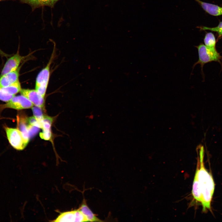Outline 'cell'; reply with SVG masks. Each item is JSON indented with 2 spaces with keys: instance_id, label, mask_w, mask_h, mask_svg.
I'll use <instances>...</instances> for the list:
<instances>
[{
  "instance_id": "30bf717a",
  "label": "cell",
  "mask_w": 222,
  "mask_h": 222,
  "mask_svg": "<svg viewBox=\"0 0 222 222\" xmlns=\"http://www.w3.org/2000/svg\"><path fill=\"white\" fill-rule=\"evenodd\" d=\"M20 2L30 6L33 10L43 6L52 7L59 0H18Z\"/></svg>"
},
{
  "instance_id": "44dd1931",
  "label": "cell",
  "mask_w": 222,
  "mask_h": 222,
  "mask_svg": "<svg viewBox=\"0 0 222 222\" xmlns=\"http://www.w3.org/2000/svg\"><path fill=\"white\" fill-rule=\"evenodd\" d=\"M0 55L2 57H8V56H10V55L7 54L3 52L2 50L0 49Z\"/></svg>"
},
{
  "instance_id": "3957f363",
  "label": "cell",
  "mask_w": 222,
  "mask_h": 222,
  "mask_svg": "<svg viewBox=\"0 0 222 222\" xmlns=\"http://www.w3.org/2000/svg\"><path fill=\"white\" fill-rule=\"evenodd\" d=\"M5 130L8 140L14 148L21 150L26 147L29 141L25 138L20 130L7 127Z\"/></svg>"
},
{
  "instance_id": "ba28073f",
  "label": "cell",
  "mask_w": 222,
  "mask_h": 222,
  "mask_svg": "<svg viewBox=\"0 0 222 222\" xmlns=\"http://www.w3.org/2000/svg\"><path fill=\"white\" fill-rule=\"evenodd\" d=\"M24 58V56H20L18 51L16 53L9 58L3 66L0 76L17 69Z\"/></svg>"
},
{
  "instance_id": "8fae6325",
  "label": "cell",
  "mask_w": 222,
  "mask_h": 222,
  "mask_svg": "<svg viewBox=\"0 0 222 222\" xmlns=\"http://www.w3.org/2000/svg\"><path fill=\"white\" fill-rule=\"evenodd\" d=\"M203 9L209 14L215 16L222 15V7L217 5L195 0Z\"/></svg>"
},
{
  "instance_id": "9c48e42d",
  "label": "cell",
  "mask_w": 222,
  "mask_h": 222,
  "mask_svg": "<svg viewBox=\"0 0 222 222\" xmlns=\"http://www.w3.org/2000/svg\"><path fill=\"white\" fill-rule=\"evenodd\" d=\"M19 68L0 77V87L7 86L18 81Z\"/></svg>"
},
{
  "instance_id": "e0dca14e",
  "label": "cell",
  "mask_w": 222,
  "mask_h": 222,
  "mask_svg": "<svg viewBox=\"0 0 222 222\" xmlns=\"http://www.w3.org/2000/svg\"><path fill=\"white\" fill-rule=\"evenodd\" d=\"M201 30H208L217 33L219 37L222 36V22H220L217 26L214 27H199Z\"/></svg>"
},
{
  "instance_id": "6da1fadb",
  "label": "cell",
  "mask_w": 222,
  "mask_h": 222,
  "mask_svg": "<svg viewBox=\"0 0 222 222\" xmlns=\"http://www.w3.org/2000/svg\"><path fill=\"white\" fill-rule=\"evenodd\" d=\"M204 147L200 148L199 158L195 175L198 180L201 192L203 211L211 210V202L215 189V183L212 175L206 169L204 162Z\"/></svg>"
},
{
  "instance_id": "5bb4252c",
  "label": "cell",
  "mask_w": 222,
  "mask_h": 222,
  "mask_svg": "<svg viewBox=\"0 0 222 222\" xmlns=\"http://www.w3.org/2000/svg\"><path fill=\"white\" fill-rule=\"evenodd\" d=\"M204 45L207 47H216V41L215 36L212 32L207 33L204 39Z\"/></svg>"
},
{
  "instance_id": "8992f818",
  "label": "cell",
  "mask_w": 222,
  "mask_h": 222,
  "mask_svg": "<svg viewBox=\"0 0 222 222\" xmlns=\"http://www.w3.org/2000/svg\"><path fill=\"white\" fill-rule=\"evenodd\" d=\"M34 105L26 97L21 95L14 96L3 106L4 108L20 110L32 108Z\"/></svg>"
},
{
  "instance_id": "7402d4cb",
  "label": "cell",
  "mask_w": 222,
  "mask_h": 222,
  "mask_svg": "<svg viewBox=\"0 0 222 222\" xmlns=\"http://www.w3.org/2000/svg\"><path fill=\"white\" fill-rule=\"evenodd\" d=\"M2 0H0V1H2Z\"/></svg>"
},
{
  "instance_id": "5b68a950",
  "label": "cell",
  "mask_w": 222,
  "mask_h": 222,
  "mask_svg": "<svg viewBox=\"0 0 222 222\" xmlns=\"http://www.w3.org/2000/svg\"><path fill=\"white\" fill-rule=\"evenodd\" d=\"M53 222H86L87 219L83 213L78 208L70 211L63 212L60 214Z\"/></svg>"
},
{
  "instance_id": "ffe728a7",
  "label": "cell",
  "mask_w": 222,
  "mask_h": 222,
  "mask_svg": "<svg viewBox=\"0 0 222 222\" xmlns=\"http://www.w3.org/2000/svg\"><path fill=\"white\" fill-rule=\"evenodd\" d=\"M51 136V129H43V132L39 133L40 138L45 140H49Z\"/></svg>"
},
{
  "instance_id": "277c9868",
  "label": "cell",
  "mask_w": 222,
  "mask_h": 222,
  "mask_svg": "<svg viewBox=\"0 0 222 222\" xmlns=\"http://www.w3.org/2000/svg\"><path fill=\"white\" fill-rule=\"evenodd\" d=\"M51 60L39 72L36 80L35 90L44 97L49 80Z\"/></svg>"
},
{
  "instance_id": "7c38bea8",
  "label": "cell",
  "mask_w": 222,
  "mask_h": 222,
  "mask_svg": "<svg viewBox=\"0 0 222 222\" xmlns=\"http://www.w3.org/2000/svg\"><path fill=\"white\" fill-rule=\"evenodd\" d=\"M78 209L85 216L88 221L101 222L102 221L99 219L88 207L84 198L81 205Z\"/></svg>"
},
{
  "instance_id": "ac0fdd59",
  "label": "cell",
  "mask_w": 222,
  "mask_h": 222,
  "mask_svg": "<svg viewBox=\"0 0 222 222\" xmlns=\"http://www.w3.org/2000/svg\"><path fill=\"white\" fill-rule=\"evenodd\" d=\"M15 95L10 94L4 92L0 87V100L6 102L10 101Z\"/></svg>"
},
{
  "instance_id": "9a60e30c",
  "label": "cell",
  "mask_w": 222,
  "mask_h": 222,
  "mask_svg": "<svg viewBox=\"0 0 222 222\" xmlns=\"http://www.w3.org/2000/svg\"><path fill=\"white\" fill-rule=\"evenodd\" d=\"M31 108L34 117L38 121L42 124V121L44 116L42 113V109L36 106H33Z\"/></svg>"
},
{
  "instance_id": "4fadbf2b",
  "label": "cell",
  "mask_w": 222,
  "mask_h": 222,
  "mask_svg": "<svg viewBox=\"0 0 222 222\" xmlns=\"http://www.w3.org/2000/svg\"><path fill=\"white\" fill-rule=\"evenodd\" d=\"M0 88L5 92L14 95L20 92L22 89L19 80L7 86Z\"/></svg>"
},
{
  "instance_id": "52a82bcc",
  "label": "cell",
  "mask_w": 222,
  "mask_h": 222,
  "mask_svg": "<svg viewBox=\"0 0 222 222\" xmlns=\"http://www.w3.org/2000/svg\"><path fill=\"white\" fill-rule=\"evenodd\" d=\"M20 92L29 100L35 106L44 109L45 104L44 97L35 89H22Z\"/></svg>"
},
{
  "instance_id": "2e32d148",
  "label": "cell",
  "mask_w": 222,
  "mask_h": 222,
  "mask_svg": "<svg viewBox=\"0 0 222 222\" xmlns=\"http://www.w3.org/2000/svg\"><path fill=\"white\" fill-rule=\"evenodd\" d=\"M53 121V118L44 115L42 121V129H51Z\"/></svg>"
},
{
  "instance_id": "7a4b0ae2",
  "label": "cell",
  "mask_w": 222,
  "mask_h": 222,
  "mask_svg": "<svg viewBox=\"0 0 222 222\" xmlns=\"http://www.w3.org/2000/svg\"><path fill=\"white\" fill-rule=\"evenodd\" d=\"M195 47L198 50L199 59L193 65V69L196 65L200 64L203 75V68L204 64L213 61L220 62L222 59V56L218 52L216 47H209L203 44H200Z\"/></svg>"
},
{
  "instance_id": "d6986e66",
  "label": "cell",
  "mask_w": 222,
  "mask_h": 222,
  "mask_svg": "<svg viewBox=\"0 0 222 222\" xmlns=\"http://www.w3.org/2000/svg\"><path fill=\"white\" fill-rule=\"evenodd\" d=\"M27 121L29 125L39 128H42V123L38 121L34 116L29 117L27 119Z\"/></svg>"
}]
</instances>
